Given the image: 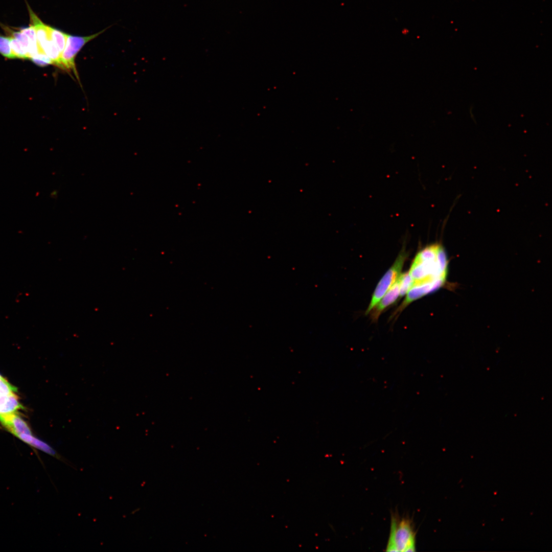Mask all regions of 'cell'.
<instances>
[{
  "label": "cell",
  "mask_w": 552,
  "mask_h": 552,
  "mask_svg": "<svg viewBox=\"0 0 552 552\" xmlns=\"http://www.w3.org/2000/svg\"><path fill=\"white\" fill-rule=\"evenodd\" d=\"M0 422L6 429L17 438L21 434H32L28 425L15 411L0 414Z\"/></svg>",
  "instance_id": "8992f818"
},
{
  "label": "cell",
  "mask_w": 552,
  "mask_h": 552,
  "mask_svg": "<svg viewBox=\"0 0 552 552\" xmlns=\"http://www.w3.org/2000/svg\"><path fill=\"white\" fill-rule=\"evenodd\" d=\"M24 408L15 394L9 395L5 403L0 406V414L15 412L18 409Z\"/></svg>",
  "instance_id": "9c48e42d"
},
{
  "label": "cell",
  "mask_w": 552,
  "mask_h": 552,
  "mask_svg": "<svg viewBox=\"0 0 552 552\" xmlns=\"http://www.w3.org/2000/svg\"><path fill=\"white\" fill-rule=\"evenodd\" d=\"M387 551H415V535L408 519L398 522L393 517Z\"/></svg>",
  "instance_id": "7a4b0ae2"
},
{
  "label": "cell",
  "mask_w": 552,
  "mask_h": 552,
  "mask_svg": "<svg viewBox=\"0 0 552 552\" xmlns=\"http://www.w3.org/2000/svg\"><path fill=\"white\" fill-rule=\"evenodd\" d=\"M56 193H57V192H56H56H54H54H52V193H51V196L52 197H54V196H57V194H56Z\"/></svg>",
  "instance_id": "e0dca14e"
},
{
  "label": "cell",
  "mask_w": 552,
  "mask_h": 552,
  "mask_svg": "<svg viewBox=\"0 0 552 552\" xmlns=\"http://www.w3.org/2000/svg\"><path fill=\"white\" fill-rule=\"evenodd\" d=\"M407 257L408 254L405 249H402L393 265L384 274L378 283L373 292L370 305L365 312L366 314H369L374 306L396 282V281L401 274V270Z\"/></svg>",
  "instance_id": "3957f363"
},
{
  "label": "cell",
  "mask_w": 552,
  "mask_h": 552,
  "mask_svg": "<svg viewBox=\"0 0 552 552\" xmlns=\"http://www.w3.org/2000/svg\"><path fill=\"white\" fill-rule=\"evenodd\" d=\"M399 285L400 297L404 296L413 284V280L408 272L400 274L398 278Z\"/></svg>",
  "instance_id": "8fae6325"
},
{
  "label": "cell",
  "mask_w": 552,
  "mask_h": 552,
  "mask_svg": "<svg viewBox=\"0 0 552 552\" xmlns=\"http://www.w3.org/2000/svg\"><path fill=\"white\" fill-rule=\"evenodd\" d=\"M10 47L15 58L29 59L26 50L13 37H10Z\"/></svg>",
  "instance_id": "7c38bea8"
},
{
  "label": "cell",
  "mask_w": 552,
  "mask_h": 552,
  "mask_svg": "<svg viewBox=\"0 0 552 552\" xmlns=\"http://www.w3.org/2000/svg\"><path fill=\"white\" fill-rule=\"evenodd\" d=\"M448 259L443 246L438 243L426 246L418 251L408 271L413 283L439 281L445 283Z\"/></svg>",
  "instance_id": "6da1fadb"
},
{
  "label": "cell",
  "mask_w": 552,
  "mask_h": 552,
  "mask_svg": "<svg viewBox=\"0 0 552 552\" xmlns=\"http://www.w3.org/2000/svg\"><path fill=\"white\" fill-rule=\"evenodd\" d=\"M21 440L36 449L59 458V455L50 445L31 434H24L21 438Z\"/></svg>",
  "instance_id": "ba28073f"
},
{
  "label": "cell",
  "mask_w": 552,
  "mask_h": 552,
  "mask_svg": "<svg viewBox=\"0 0 552 552\" xmlns=\"http://www.w3.org/2000/svg\"><path fill=\"white\" fill-rule=\"evenodd\" d=\"M106 29L87 36H73L67 34L64 49L61 54L62 63L66 72L72 71L75 77L80 82L75 64V58L79 51L88 42L97 37Z\"/></svg>",
  "instance_id": "277c9868"
},
{
  "label": "cell",
  "mask_w": 552,
  "mask_h": 552,
  "mask_svg": "<svg viewBox=\"0 0 552 552\" xmlns=\"http://www.w3.org/2000/svg\"><path fill=\"white\" fill-rule=\"evenodd\" d=\"M17 388L9 383L3 377L0 378V397L15 394Z\"/></svg>",
  "instance_id": "9a60e30c"
},
{
  "label": "cell",
  "mask_w": 552,
  "mask_h": 552,
  "mask_svg": "<svg viewBox=\"0 0 552 552\" xmlns=\"http://www.w3.org/2000/svg\"><path fill=\"white\" fill-rule=\"evenodd\" d=\"M20 31L25 34L28 37L31 44L35 45L38 44L35 30L32 25L28 27L21 28Z\"/></svg>",
  "instance_id": "2e32d148"
},
{
  "label": "cell",
  "mask_w": 552,
  "mask_h": 552,
  "mask_svg": "<svg viewBox=\"0 0 552 552\" xmlns=\"http://www.w3.org/2000/svg\"><path fill=\"white\" fill-rule=\"evenodd\" d=\"M49 29L51 37L61 54L65 46L67 34L51 27Z\"/></svg>",
  "instance_id": "30bf717a"
},
{
  "label": "cell",
  "mask_w": 552,
  "mask_h": 552,
  "mask_svg": "<svg viewBox=\"0 0 552 552\" xmlns=\"http://www.w3.org/2000/svg\"><path fill=\"white\" fill-rule=\"evenodd\" d=\"M1 377H2V376H1V375H0V378H1Z\"/></svg>",
  "instance_id": "ac0fdd59"
},
{
  "label": "cell",
  "mask_w": 552,
  "mask_h": 552,
  "mask_svg": "<svg viewBox=\"0 0 552 552\" xmlns=\"http://www.w3.org/2000/svg\"><path fill=\"white\" fill-rule=\"evenodd\" d=\"M399 297V285L397 280L369 313L371 314L372 320L376 321L380 314L388 307L394 304Z\"/></svg>",
  "instance_id": "52a82bcc"
},
{
  "label": "cell",
  "mask_w": 552,
  "mask_h": 552,
  "mask_svg": "<svg viewBox=\"0 0 552 552\" xmlns=\"http://www.w3.org/2000/svg\"><path fill=\"white\" fill-rule=\"evenodd\" d=\"M444 285L445 283L439 281H422L413 283V285L406 293L404 300L395 312V315L396 316L397 313L399 314L412 302L439 289Z\"/></svg>",
  "instance_id": "5b68a950"
},
{
  "label": "cell",
  "mask_w": 552,
  "mask_h": 552,
  "mask_svg": "<svg viewBox=\"0 0 552 552\" xmlns=\"http://www.w3.org/2000/svg\"><path fill=\"white\" fill-rule=\"evenodd\" d=\"M31 59L33 63L40 66L54 64L51 59L43 52H39L31 58Z\"/></svg>",
  "instance_id": "5bb4252c"
},
{
  "label": "cell",
  "mask_w": 552,
  "mask_h": 552,
  "mask_svg": "<svg viewBox=\"0 0 552 552\" xmlns=\"http://www.w3.org/2000/svg\"><path fill=\"white\" fill-rule=\"evenodd\" d=\"M0 54L9 59L15 58L10 47V37L0 35Z\"/></svg>",
  "instance_id": "4fadbf2b"
}]
</instances>
